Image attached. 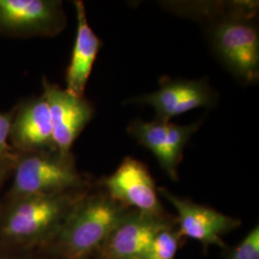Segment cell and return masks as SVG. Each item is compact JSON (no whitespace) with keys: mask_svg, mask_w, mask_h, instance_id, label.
<instances>
[{"mask_svg":"<svg viewBox=\"0 0 259 259\" xmlns=\"http://www.w3.org/2000/svg\"><path fill=\"white\" fill-rule=\"evenodd\" d=\"M132 210L94 181L53 238L36 251L44 259H95L112 230Z\"/></svg>","mask_w":259,"mask_h":259,"instance_id":"1","label":"cell"},{"mask_svg":"<svg viewBox=\"0 0 259 259\" xmlns=\"http://www.w3.org/2000/svg\"><path fill=\"white\" fill-rule=\"evenodd\" d=\"M92 186L53 194L2 199L0 246L15 250H39L53 238Z\"/></svg>","mask_w":259,"mask_h":259,"instance_id":"2","label":"cell"},{"mask_svg":"<svg viewBox=\"0 0 259 259\" xmlns=\"http://www.w3.org/2000/svg\"><path fill=\"white\" fill-rule=\"evenodd\" d=\"M15 153L12 185L3 200L59 193L94 183L78 170L72 153L64 155L57 150Z\"/></svg>","mask_w":259,"mask_h":259,"instance_id":"3","label":"cell"},{"mask_svg":"<svg viewBox=\"0 0 259 259\" xmlns=\"http://www.w3.org/2000/svg\"><path fill=\"white\" fill-rule=\"evenodd\" d=\"M255 7L241 10L217 19L211 26L213 47L223 64L235 77L255 83L259 76V37L250 19Z\"/></svg>","mask_w":259,"mask_h":259,"instance_id":"4","label":"cell"},{"mask_svg":"<svg viewBox=\"0 0 259 259\" xmlns=\"http://www.w3.org/2000/svg\"><path fill=\"white\" fill-rule=\"evenodd\" d=\"M59 0H0V35L6 37H56L66 26Z\"/></svg>","mask_w":259,"mask_h":259,"instance_id":"5","label":"cell"},{"mask_svg":"<svg viewBox=\"0 0 259 259\" xmlns=\"http://www.w3.org/2000/svg\"><path fill=\"white\" fill-rule=\"evenodd\" d=\"M158 194L172 204L177 212V229L183 238L201 243L204 248H226L222 236L241 225L237 218L228 216L209 206L179 197L165 187H158Z\"/></svg>","mask_w":259,"mask_h":259,"instance_id":"6","label":"cell"},{"mask_svg":"<svg viewBox=\"0 0 259 259\" xmlns=\"http://www.w3.org/2000/svg\"><path fill=\"white\" fill-rule=\"evenodd\" d=\"M96 184L118 203L139 212L165 214L154 179L144 163L127 157L110 176Z\"/></svg>","mask_w":259,"mask_h":259,"instance_id":"7","label":"cell"},{"mask_svg":"<svg viewBox=\"0 0 259 259\" xmlns=\"http://www.w3.org/2000/svg\"><path fill=\"white\" fill-rule=\"evenodd\" d=\"M175 226L176 217L167 212L132 210L112 230L95 259H140L158 232Z\"/></svg>","mask_w":259,"mask_h":259,"instance_id":"8","label":"cell"},{"mask_svg":"<svg viewBox=\"0 0 259 259\" xmlns=\"http://www.w3.org/2000/svg\"><path fill=\"white\" fill-rule=\"evenodd\" d=\"M42 95L49 107L56 149L70 154L75 140L93 119V106L84 96L71 95L47 77L42 80Z\"/></svg>","mask_w":259,"mask_h":259,"instance_id":"9","label":"cell"},{"mask_svg":"<svg viewBox=\"0 0 259 259\" xmlns=\"http://www.w3.org/2000/svg\"><path fill=\"white\" fill-rule=\"evenodd\" d=\"M13 110L9 135L11 148L15 152L57 150L49 107L42 94L21 100Z\"/></svg>","mask_w":259,"mask_h":259,"instance_id":"10","label":"cell"},{"mask_svg":"<svg viewBox=\"0 0 259 259\" xmlns=\"http://www.w3.org/2000/svg\"><path fill=\"white\" fill-rule=\"evenodd\" d=\"M77 30L74 47L65 74V91L76 97H83L85 87L102 41L89 24L85 7L82 1H74Z\"/></svg>","mask_w":259,"mask_h":259,"instance_id":"11","label":"cell"},{"mask_svg":"<svg viewBox=\"0 0 259 259\" xmlns=\"http://www.w3.org/2000/svg\"><path fill=\"white\" fill-rule=\"evenodd\" d=\"M193 84L194 81L164 80L156 92L132 98L127 103L152 106L156 111V119L168 123L179 115V109Z\"/></svg>","mask_w":259,"mask_h":259,"instance_id":"12","label":"cell"},{"mask_svg":"<svg viewBox=\"0 0 259 259\" xmlns=\"http://www.w3.org/2000/svg\"><path fill=\"white\" fill-rule=\"evenodd\" d=\"M169 123V122H168ZM168 123L155 120L151 122L138 120L133 121L128 127V133L137 139L139 144L149 149L159 163L160 167L173 181H177L178 177L172 171L169 157L167 153V125Z\"/></svg>","mask_w":259,"mask_h":259,"instance_id":"13","label":"cell"},{"mask_svg":"<svg viewBox=\"0 0 259 259\" xmlns=\"http://www.w3.org/2000/svg\"><path fill=\"white\" fill-rule=\"evenodd\" d=\"M200 127V122L190 125H177L171 121L167 125V153L172 171L178 177V167L183 158L185 145Z\"/></svg>","mask_w":259,"mask_h":259,"instance_id":"14","label":"cell"},{"mask_svg":"<svg viewBox=\"0 0 259 259\" xmlns=\"http://www.w3.org/2000/svg\"><path fill=\"white\" fill-rule=\"evenodd\" d=\"M183 237L177 226L158 232L140 259H176Z\"/></svg>","mask_w":259,"mask_h":259,"instance_id":"15","label":"cell"},{"mask_svg":"<svg viewBox=\"0 0 259 259\" xmlns=\"http://www.w3.org/2000/svg\"><path fill=\"white\" fill-rule=\"evenodd\" d=\"M227 259H259L258 225L246 234Z\"/></svg>","mask_w":259,"mask_h":259,"instance_id":"16","label":"cell"},{"mask_svg":"<svg viewBox=\"0 0 259 259\" xmlns=\"http://www.w3.org/2000/svg\"><path fill=\"white\" fill-rule=\"evenodd\" d=\"M14 115V110L0 112V155L14 153L9 144L10 129Z\"/></svg>","mask_w":259,"mask_h":259,"instance_id":"17","label":"cell"},{"mask_svg":"<svg viewBox=\"0 0 259 259\" xmlns=\"http://www.w3.org/2000/svg\"><path fill=\"white\" fill-rule=\"evenodd\" d=\"M16 161V153H11L7 155H0V192L5 185V183L12 177ZM0 198V205H1Z\"/></svg>","mask_w":259,"mask_h":259,"instance_id":"18","label":"cell"},{"mask_svg":"<svg viewBox=\"0 0 259 259\" xmlns=\"http://www.w3.org/2000/svg\"><path fill=\"white\" fill-rule=\"evenodd\" d=\"M0 259H44L36 250H15L0 246Z\"/></svg>","mask_w":259,"mask_h":259,"instance_id":"19","label":"cell"}]
</instances>
